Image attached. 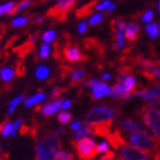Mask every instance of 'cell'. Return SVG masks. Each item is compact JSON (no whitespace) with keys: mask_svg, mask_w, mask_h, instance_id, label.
<instances>
[{"mask_svg":"<svg viewBox=\"0 0 160 160\" xmlns=\"http://www.w3.org/2000/svg\"><path fill=\"white\" fill-rule=\"evenodd\" d=\"M62 103H63V101H61V100L49 102V103H47L46 105L41 109V113H42L43 117H50V116H53L54 113H56L57 111L62 108Z\"/></svg>","mask_w":160,"mask_h":160,"instance_id":"12","label":"cell"},{"mask_svg":"<svg viewBox=\"0 0 160 160\" xmlns=\"http://www.w3.org/2000/svg\"><path fill=\"white\" fill-rule=\"evenodd\" d=\"M77 1L74 0H62L55 5V6L50 7L47 10L46 17H49L52 20L56 21V22H65L68 20V15L74 6H76Z\"/></svg>","mask_w":160,"mask_h":160,"instance_id":"5","label":"cell"},{"mask_svg":"<svg viewBox=\"0 0 160 160\" xmlns=\"http://www.w3.org/2000/svg\"><path fill=\"white\" fill-rule=\"evenodd\" d=\"M114 9H116V5H114V3H111L110 7H109V8L107 9V13L108 14L111 13V12H112V10H114Z\"/></svg>","mask_w":160,"mask_h":160,"instance_id":"41","label":"cell"},{"mask_svg":"<svg viewBox=\"0 0 160 160\" xmlns=\"http://www.w3.org/2000/svg\"><path fill=\"white\" fill-rule=\"evenodd\" d=\"M85 76V70H77L74 71L73 73L71 74V85L74 86V85H77V83H80L81 79L83 78Z\"/></svg>","mask_w":160,"mask_h":160,"instance_id":"20","label":"cell"},{"mask_svg":"<svg viewBox=\"0 0 160 160\" xmlns=\"http://www.w3.org/2000/svg\"><path fill=\"white\" fill-rule=\"evenodd\" d=\"M97 151H98V153H108L109 152V143H108L107 141H102L98 145H97Z\"/></svg>","mask_w":160,"mask_h":160,"instance_id":"30","label":"cell"},{"mask_svg":"<svg viewBox=\"0 0 160 160\" xmlns=\"http://www.w3.org/2000/svg\"><path fill=\"white\" fill-rule=\"evenodd\" d=\"M120 127H121V129L125 130V132H132V133L142 130L140 125L137 122H135V121L132 119H122L120 121Z\"/></svg>","mask_w":160,"mask_h":160,"instance_id":"14","label":"cell"},{"mask_svg":"<svg viewBox=\"0 0 160 160\" xmlns=\"http://www.w3.org/2000/svg\"><path fill=\"white\" fill-rule=\"evenodd\" d=\"M125 37H126L127 40H129V41H135L137 40V38L140 37L141 34V28L138 24L134 23H128L126 25V29H125Z\"/></svg>","mask_w":160,"mask_h":160,"instance_id":"10","label":"cell"},{"mask_svg":"<svg viewBox=\"0 0 160 160\" xmlns=\"http://www.w3.org/2000/svg\"><path fill=\"white\" fill-rule=\"evenodd\" d=\"M14 74H15V71L9 67H6L3 68L2 70L0 71V77H1V80H2L3 82H9L10 80L13 79Z\"/></svg>","mask_w":160,"mask_h":160,"instance_id":"16","label":"cell"},{"mask_svg":"<svg viewBox=\"0 0 160 160\" xmlns=\"http://www.w3.org/2000/svg\"><path fill=\"white\" fill-rule=\"evenodd\" d=\"M112 2H110V1H102V2H100L98 5L96 6V9L97 10H103V9H108L109 7H110V5Z\"/></svg>","mask_w":160,"mask_h":160,"instance_id":"35","label":"cell"},{"mask_svg":"<svg viewBox=\"0 0 160 160\" xmlns=\"http://www.w3.org/2000/svg\"><path fill=\"white\" fill-rule=\"evenodd\" d=\"M49 53H50L49 46H48L47 43H43V45H41V47H40L39 55L37 56L36 61H38V60H45V58H47V57L49 56Z\"/></svg>","mask_w":160,"mask_h":160,"instance_id":"22","label":"cell"},{"mask_svg":"<svg viewBox=\"0 0 160 160\" xmlns=\"http://www.w3.org/2000/svg\"><path fill=\"white\" fill-rule=\"evenodd\" d=\"M103 15L102 14H95L93 16L89 18V25L94 27V25H97V24H100L102 21H103Z\"/></svg>","mask_w":160,"mask_h":160,"instance_id":"29","label":"cell"},{"mask_svg":"<svg viewBox=\"0 0 160 160\" xmlns=\"http://www.w3.org/2000/svg\"><path fill=\"white\" fill-rule=\"evenodd\" d=\"M48 74H49V69L47 67H45V65H40L37 70H36V77L39 80L46 79L48 77Z\"/></svg>","mask_w":160,"mask_h":160,"instance_id":"21","label":"cell"},{"mask_svg":"<svg viewBox=\"0 0 160 160\" xmlns=\"http://www.w3.org/2000/svg\"><path fill=\"white\" fill-rule=\"evenodd\" d=\"M87 30V23H85V22H81V23L79 24V27H78V31H79V33H85Z\"/></svg>","mask_w":160,"mask_h":160,"instance_id":"38","label":"cell"},{"mask_svg":"<svg viewBox=\"0 0 160 160\" xmlns=\"http://www.w3.org/2000/svg\"><path fill=\"white\" fill-rule=\"evenodd\" d=\"M55 160H56V159H55Z\"/></svg>","mask_w":160,"mask_h":160,"instance_id":"46","label":"cell"},{"mask_svg":"<svg viewBox=\"0 0 160 160\" xmlns=\"http://www.w3.org/2000/svg\"><path fill=\"white\" fill-rule=\"evenodd\" d=\"M158 10H159V13H160V1H159V6H158Z\"/></svg>","mask_w":160,"mask_h":160,"instance_id":"44","label":"cell"},{"mask_svg":"<svg viewBox=\"0 0 160 160\" xmlns=\"http://www.w3.org/2000/svg\"><path fill=\"white\" fill-rule=\"evenodd\" d=\"M144 160H147V159H144Z\"/></svg>","mask_w":160,"mask_h":160,"instance_id":"45","label":"cell"},{"mask_svg":"<svg viewBox=\"0 0 160 160\" xmlns=\"http://www.w3.org/2000/svg\"><path fill=\"white\" fill-rule=\"evenodd\" d=\"M14 6H15V3L14 2H6V3H2V5H0V15H2L5 13H10V10L13 9Z\"/></svg>","mask_w":160,"mask_h":160,"instance_id":"28","label":"cell"},{"mask_svg":"<svg viewBox=\"0 0 160 160\" xmlns=\"http://www.w3.org/2000/svg\"><path fill=\"white\" fill-rule=\"evenodd\" d=\"M55 159L56 160H74L73 154L70 152H67L64 150H60L55 154Z\"/></svg>","mask_w":160,"mask_h":160,"instance_id":"23","label":"cell"},{"mask_svg":"<svg viewBox=\"0 0 160 160\" xmlns=\"http://www.w3.org/2000/svg\"><path fill=\"white\" fill-rule=\"evenodd\" d=\"M100 160H119V159L116 158V156H114V153L112 152V151H109L108 153L102 156V157L100 158Z\"/></svg>","mask_w":160,"mask_h":160,"instance_id":"33","label":"cell"},{"mask_svg":"<svg viewBox=\"0 0 160 160\" xmlns=\"http://www.w3.org/2000/svg\"><path fill=\"white\" fill-rule=\"evenodd\" d=\"M140 114L144 123L153 132L158 140H160V110L148 105L142 108Z\"/></svg>","mask_w":160,"mask_h":160,"instance_id":"6","label":"cell"},{"mask_svg":"<svg viewBox=\"0 0 160 160\" xmlns=\"http://www.w3.org/2000/svg\"><path fill=\"white\" fill-rule=\"evenodd\" d=\"M12 130H13V123L9 122L8 120L6 121L5 123V126H3V129H2V135L3 136H10V134H12Z\"/></svg>","mask_w":160,"mask_h":160,"instance_id":"31","label":"cell"},{"mask_svg":"<svg viewBox=\"0 0 160 160\" xmlns=\"http://www.w3.org/2000/svg\"><path fill=\"white\" fill-rule=\"evenodd\" d=\"M147 33L150 36L152 39H154V38H157L158 36H159V25L156 23H151L149 24V25H147Z\"/></svg>","mask_w":160,"mask_h":160,"instance_id":"19","label":"cell"},{"mask_svg":"<svg viewBox=\"0 0 160 160\" xmlns=\"http://www.w3.org/2000/svg\"><path fill=\"white\" fill-rule=\"evenodd\" d=\"M82 85H88V86L92 87V95L90 96L94 101H98L102 97L111 94V88L108 86V83L102 82L100 80L87 79L82 81Z\"/></svg>","mask_w":160,"mask_h":160,"instance_id":"8","label":"cell"},{"mask_svg":"<svg viewBox=\"0 0 160 160\" xmlns=\"http://www.w3.org/2000/svg\"><path fill=\"white\" fill-rule=\"evenodd\" d=\"M56 133L57 134H64V133H65V130H64L63 128H57V129H56Z\"/></svg>","mask_w":160,"mask_h":160,"instance_id":"43","label":"cell"},{"mask_svg":"<svg viewBox=\"0 0 160 160\" xmlns=\"http://www.w3.org/2000/svg\"><path fill=\"white\" fill-rule=\"evenodd\" d=\"M62 93H63V89L61 87H55L50 93V98H55V97L60 96V95H62Z\"/></svg>","mask_w":160,"mask_h":160,"instance_id":"34","label":"cell"},{"mask_svg":"<svg viewBox=\"0 0 160 160\" xmlns=\"http://www.w3.org/2000/svg\"><path fill=\"white\" fill-rule=\"evenodd\" d=\"M152 18H153V12H152V10H147V12L143 14V16H142V22L148 23V22H150Z\"/></svg>","mask_w":160,"mask_h":160,"instance_id":"32","label":"cell"},{"mask_svg":"<svg viewBox=\"0 0 160 160\" xmlns=\"http://www.w3.org/2000/svg\"><path fill=\"white\" fill-rule=\"evenodd\" d=\"M117 116V110L109 105H98L90 109L87 113L85 122L87 127L103 125V123H112Z\"/></svg>","mask_w":160,"mask_h":160,"instance_id":"2","label":"cell"},{"mask_svg":"<svg viewBox=\"0 0 160 160\" xmlns=\"http://www.w3.org/2000/svg\"><path fill=\"white\" fill-rule=\"evenodd\" d=\"M55 38H56V32L54 30H48L42 34L41 39H42L45 42H52V41H54Z\"/></svg>","mask_w":160,"mask_h":160,"instance_id":"26","label":"cell"},{"mask_svg":"<svg viewBox=\"0 0 160 160\" xmlns=\"http://www.w3.org/2000/svg\"><path fill=\"white\" fill-rule=\"evenodd\" d=\"M81 125H82V122L79 121V120H77V121H74V122L71 125V129L74 130V132H78V130L81 128Z\"/></svg>","mask_w":160,"mask_h":160,"instance_id":"36","label":"cell"},{"mask_svg":"<svg viewBox=\"0 0 160 160\" xmlns=\"http://www.w3.org/2000/svg\"><path fill=\"white\" fill-rule=\"evenodd\" d=\"M128 140L133 144V147H136L137 149L144 151L147 154L152 153L154 156L156 153L160 152L158 141L143 129L132 133Z\"/></svg>","mask_w":160,"mask_h":160,"instance_id":"3","label":"cell"},{"mask_svg":"<svg viewBox=\"0 0 160 160\" xmlns=\"http://www.w3.org/2000/svg\"><path fill=\"white\" fill-rule=\"evenodd\" d=\"M71 119H72V114H71L70 112H67V111L61 112V113H58V116H57V120H58L61 123H63V125L69 123L71 121Z\"/></svg>","mask_w":160,"mask_h":160,"instance_id":"24","label":"cell"},{"mask_svg":"<svg viewBox=\"0 0 160 160\" xmlns=\"http://www.w3.org/2000/svg\"><path fill=\"white\" fill-rule=\"evenodd\" d=\"M89 135H93L92 134V130H90L89 127H81L78 132H76V135H74V140H81V138H85V137H88Z\"/></svg>","mask_w":160,"mask_h":160,"instance_id":"18","label":"cell"},{"mask_svg":"<svg viewBox=\"0 0 160 160\" xmlns=\"http://www.w3.org/2000/svg\"><path fill=\"white\" fill-rule=\"evenodd\" d=\"M110 78H111L110 73H103L102 74V79H104V80H109Z\"/></svg>","mask_w":160,"mask_h":160,"instance_id":"42","label":"cell"},{"mask_svg":"<svg viewBox=\"0 0 160 160\" xmlns=\"http://www.w3.org/2000/svg\"><path fill=\"white\" fill-rule=\"evenodd\" d=\"M108 141L112 145L113 149H121L123 145H126V141H125V138L122 137L119 130L111 132L110 135L108 136Z\"/></svg>","mask_w":160,"mask_h":160,"instance_id":"11","label":"cell"},{"mask_svg":"<svg viewBox=\"0 0 160 160\" xmlns=\"http://www.w3.org/2000/svg\"><path fill=\"white\" fill-rule=\"evenodd\" d=\"M62 56L64 57V60L71 63H77V62H85L87 56L85 54L81 53L80 48L74 45V43L68 41L62 48Z\"/></svg>","mask_w":160,"mask_h":160,"instance_id":"7","label":"cell"},{"mask_svg":"<svg viewBox=\"0 0 160 160\" xmlns=\"http://www.w3.org/2000/svg\"><path fill=\"white\" fill-rule=\"evenodd\" d=\"M61 140L55 134H47L37 142L36 160H55V154L61 150Z\"/></svg>","mask_w":160,"mask_h":160,"instance_id":"1","label":"cell"},{"mask_svg":"<svg viewBox=\"0 0 160 160\" xmlns=\"http://www.w3.org/2000/svg\"><path fill=\"white\" fill-rule=\"evenodd\" d=\"M96 1H92V2H88L86 3V5H83V6H81L79 8V9H77V12H76V17H78V18H83V17L88 16L90 13H93V9L94 8H96Z\"/></svg>","mask_w":160,"mask_h":160,"instance_id":"13","label":"cell"},{"mask_svg":"<svg viewBox=\"0 0 160 160\" xmlns=\"http://www.w3.org/2000/svg\"><path fill=\"white\" fill-rule=\"evenodd\" d=\"M72 145L77 151L78 157L81 160H92L98 154L95 141L89 137H85L79 141L72 142Z\"/></svg>","mask_w":160,"mask_h":160,"instance_id":"4","label":"cell"},{"mask_svg":"<svg viewBox=\"0 0 160 160\" xmlns=\"http://www.w3.org/2000/svg\"><path fill=\"white\" fill-rule=\"evenodd\" d=\"M114 37H116V41H114L113 45H112V48H113V50L121 49V48L125 46V39H123L122 32L116 31V32H114Z\"/></svg>","mask_w":160,"mask_h":160,"instance_id":"17","label":"cell"},{"mask_svg":"<svg viewBox=\"0 0 160 160\" xmlns=\"http://www.w3.org/2000/svg\"><path fill=\"white\" fill-rule=\"evenodd\" d=\"M120 158L121 160H144L148 159V154L136 147L126 144L120 149Z\"/></svg>","mask_w":160,"mask_h":160,"instance_id":"9","label":"cell"},{"mask_svg":"<svg viewBox=\"0 0 160 160\" xmlns=\"http://www.w3.org/2000/svg\"><path fill=\"white\" fill-rule=\"evenodd\" d=\"M6 156H7V154L5 153V152H3V151H2V148L0 147V160H5V158H6Z\"/></svg>","mask_w":160,"mask_h":160,"instance_id":"40","label":"cell"},{"mask_svg":"<svg viewBox=\"0 0 160 160\" xmlns=\"http://www.w3.org/2000/svg\"><path fill=\"white\" fill-rule=\"evenodd\" d=\"M28 22H29V18H28V17H17V18L13 20V22H12V27L20 28V27H22V25H25Z\"/></svg>","mask_w":160,"mask_h":160,"instance_id":"27","label":"cell"},{"mask_svg":"<svg viewBox=\"0 0 160 160\" xmlns=\"http://www.w3.org/2000/svg\"><path fill=\"white\" fill-rule=\"evenodd\" d=\"M45 94L43 93H39V94H36V95H33V96L31 97H28L27 100L24 101V105H25V108H31L33 107V105H36V104L40 103V102H42L43 100H45Z\"/></svg>","mask_w":160,"mask_h":160,"instance_id":"15","label":"cell"},{"mask_svg":"<svg viewBox=\"0 0 160 160\" xmlns=\"http://www.w3.org/2000/svg\"><path fill=\"white\" fill-rule=\"evenodd\" d=\"M46 18V16H43V15H38V16H34L32 17V23H41L43 22Z\"/></svg>","mask_w":160,"mask_h":160,"instance_id":"37","label":"cell"},{"mask_svg":"<svg viewBox=\"0 0 160 160\" xmlns=\"http://www.w3.org/2000/svg\"><path fill=\"white\" fill-rule=\"evenodd\" d=\"M22 101H23V96H22V95L18 96V97H16V98H14V100L9 103V105H8V114H13V112L15 111V109L17 108V105H18Z\"/></svg>","mask_w":160,"mask_h":160,"instance_id":"25","label":"cell"},{"mask_svg":"<svg viewBox=\"0 0 160 160\" xmlns=\"http://www.w3.org/2000/svg\"><path fill=\"white\" fill-rule=\"evenodd\" d=\"M71 104H72V102H71V101H69V100L63 101V103H62V109H63V110H65V109H68V108L71 107Z\"/></svg>","mask_w":160,"mask_h":160,"instance_id":"39","label":"cell"}]
</instances>
